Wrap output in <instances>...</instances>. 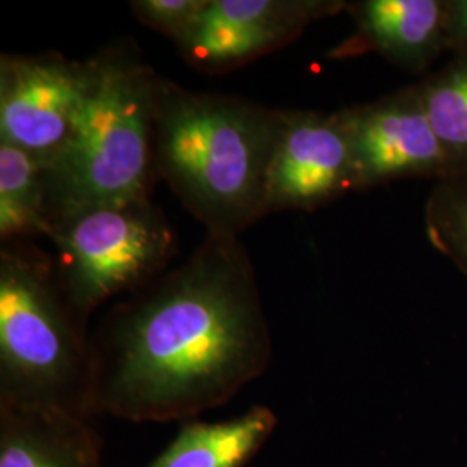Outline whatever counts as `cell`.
Here are the masks:
<instances>
[{
  "instance_id": "6da1fadb",
  "label": "cell",
  "mask_w": 467,
  "mask_h": 467,
  "mask_svg": "<svg viewBox=\"0 0 467 467\" xmlns=\"http://www.w3.org/2000/svg\"><path fill=\"white\" fill-rule=\"evenodd\" d=\"M94 418L181 424L272 362L256 272L239 237L206 234L182 265L129 295L90 334Z\"/></svg>"
},
{
  "instance_id": "7a4b0ae2",
  "label": "cell",
  "mask_w": 467,
  "mask_h": 467,
  "mask_svg": "<svg viewBox=\"0 0 467 467\" xmlns=\"http://www.w3.org/2000/svg\"><path fill=\"white\" fill-rule=\"evenodd\" d=\"M283 109L194 92L158 78L154 173L206 234L239 237L267 215L270 167Z\"/></svg>"
},
{
  "instance_id": "3957f363",
  "label": "cell",
  "mask_w": 467,
  "mask_h": 467,
  "mask_svg": "<svg viewBox=\"0 0 467 467\" xmlns=\"http://www.w3.org/2000/svg\"><path fill=\"white\" fill-rule=\"evenodd\" d=\"M0 407L94 418L90 334L67 308L54 258L26 239L0 250Z\"/></svg>"
},
{
  "instance_id": "277c9868",
  "label": "cell",
  "mask_w": 467,
  "mask_h": 467,
  "mask_svg": "<svg viewBox=\"0 0 467 467\" xmlns=\"http://www.w3.org/2000/svg\"><path fill=\"white\" fill-rule=\"evenodd\" d=\"M94 59L96 80L71 135L44 165L49 229L88 208L148 200L156 175L152 117L160 75L130 50H106Z\"/></svg>"
},
{
  "instance_id": "5b68a950",
  "label": "cell",
  "mask_w": 467,
  "mask_h": 467,
  "mask_svg": "<svg viewBox=\"0 0 467 467\" xmlns=\"http://www.w3.org/2000/svg\"><path fill=\"white\" fill-rule=\"evenodd\" d=\"M56 277L77 324L106 301L132 295L165 274L177 237L150 198L104 204L50 223Z\"/></svg>"
},
{
  "instance_id": "8992f818",
  "label": "cell",
  "mask_w": 467,
  "mask_h": 467,
  "mask_svg": "<svg viewBox=\"0 0 467 467\" xmlns=\"http://www.w3.org/2000/svg\"><path fill=\"white\" fill-rule=\"evenodd\" d=\"M96 80V59L61 54L0 57V140L47 165L67 144Z\"/></svg>"
},
{
  "instance_id": "52a82bcc",
  "label": "cell",
  "mask_w": 467,
  "mask_h": 467,
  "mask_svg": "<svg viewBox=\"0 0 467 467\" xmlns=\"http://www.w3.org/2000/svg\"><path fill=\"white\" fill-rule=\"evenodd\" d=\"M343 0H208L175 42L189 67L223 75L300 38L316 21L347 11Z\"/></svg>"
},
{
  "instance_id": "ba28073f",
  "label": "cell",
  "mask_w": 467,
  "mask_h": 467,
  "mask_svg": "<svg viewBox=\"0 0 467 467\" xmlns=\"http://www.w3.org/2000/svg\"><path fill=\"white\" fill-rule=\"evenodd\" d=\"M350 139L357 191L400 179H445L451 165L416 87L339 109Z\"/></svg>"
},
{
  "instance_id": "9c48e42d",
  "label": "cell",
  "mask_w": 467,
  "mask_h": 467,
  "mask_svg": "<svg viewBox=\"0 0 467 467\" xmlns=\"http://www.w3.org/2000/svg\"><path fill=\"white\" fill-rule=\"evenodd\" d=\"M355 187L350 139L341 111L283 109L267 191V215L316 212Z\"/></svg>"
},
{
  "instance_id": "30bf717a",
  "label": "cell",
  "mask_w": 467,
  "mask_h": 467,
  "mask_svg": "<svg viewBox=\"0 0 467 467\" xmlns=\"http://www.w3.org/2000/svg\"><path fill=\"white\" fill-rule=\"evenodd\" d=\"M347 11L355 34L333 50V57L376 52L391 65L424 73L447 52L445 0H360Z\"/></svg>"
},
{
  "instance_id": "8fae6325",
  "label": "cell",
  "mask_w": 467,
  "mask_h": 467,
  "mask_svg": "<svg viewBox=\"0 0 467 467\" xmlns=\"http://www.w3.org/2000/svg\"><path fill=\"white\" fill-rule=\"evenodd\" d=\"M92 419L0 407V467H102Z\"/></svg>"
},
{
  "instance_id": "7c38bea8",
  "label": "cell",
  "mask_w": 467,
  "mask_h": 467,
  "mask_svg": "<svg viewBox=\"0 0 467 467\" xmlns=\"http://www.w3.org/2000/svg\"><path fill=\"white\" fill-rule=\"evenodd\" d=\"M277 418L265 405L222 420L191 419L144 467H246L267 445Z\"/></svg>"
},
{
  "instance_id": "4fadbf2b",
  "label": "cell",
  "mask_w": 467,
  "mask_h": 467,
  "mask_svg": "<svg viewBox=\"0 0 467 467\" xmlns=\"http://www.w3.org/2000/svg\"><path fill=\"white\" fill-rule=\"evenodd\" d=\"M49 233L44 165L34 154L0 140L2 243Z\"/></svg>"
},
{
  "instance_id": "5bb4252c",
  "label": "cell",
  "mask_w": 467,
  "mask_h": 467,
  "mask_svg": "<svg viewBox=\"0 0 467 467\" xmlns=\"http://www.w3.org/2000/svg\"><path fill=\"white\" fill-rule=\"evenodd\" d=\"M426 117L451 165L467 173V57L451 56L445 67L414 84Z\"/></svg>"
},
{
  "instance_id": "9a60e30c",
  "label": "cell",
  "mask_w": 467,
  "mask_h": 467,
  "mask_svg": "<svg viewBox=\"0 0 467 467\" xmlns=\"http://www.w3.org/2000/svg\"><path fill=\"white\" fill-rule=\"evenodd\" d=\"M424 222L430 243L467 277V173L436 181Z\"/></svg>"
},
{
  "instance_id": "2e32d148",
  "label": "cell",
  "mask_w": 467,
  "mask_h": 467,
  "mask_svg": "<svg viewBox=\"0 0 467 467\" xmlns=\"http://www.w3.org/2000/svg\"><path fill=\"white\" fill-rule=\"evenodd\" d=\"M208 0H134L130 9L150 30L181 40L196 23Z\"/></svg>"
},
{
  "instance_id": "e0dca14e",
  "label": "cell",
  "mask_w": 467,
  "mask_h": 467,
  "mask_svg": "<svg viewBox=\"0 0 467 467\" xmlns=\"http://www.w3.org/2000/svg\"><path fill=\"white\" fill-rule=\"evenodd\" d=\"M447 52L467 57V0H445Z\"/></svg>"
}]
</instances>
